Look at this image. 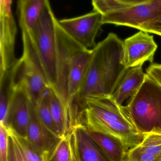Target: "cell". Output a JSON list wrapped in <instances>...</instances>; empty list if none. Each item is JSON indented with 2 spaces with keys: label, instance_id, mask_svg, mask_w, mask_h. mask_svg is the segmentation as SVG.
<instances>
[{
  "label": "cell",
  "instance_id": "obj_1",
  "mask_svg": "<svg viewBox=\"0 0 161 161\" xmlns=\"http://www.w3.org/2000/svg\"><path fill=\"white\" fill-rule=\"evenodd\" d=\"M92 51L88 74L76 97L80 110L88 97H111L128 69L124 64L123 41L115 34L109 33Z\"/></svg>",
  "mask_w": 161,
  "mask_h": 161
},
{
  "label": "cell",
  "instance_id": "obj_2",
  "mask_svg": "<svg viewBox=\"0 0 161 161\" xmlns=\"http://www.w3.org/2000/svg\"><path fill=\"white\" fill-rule=\"evenodd\" d=\"M79 124L89 132L115 137L128 151L140 144L144 138V135L125 107L118 105L111 97L86 98L79 112Z\"/></svg>",
  "mask_w": 161,
  "mask_h": 161
},
{
  "label": "cell",
  "instance_id": "obj_3",
  "mask_svg": "<svg viewBox=\"0 0 161 161\" xmlns=\"http://www.w3.org/2000/svg\"><path fill=\"white\" fill-rule=\"evenodd\" d=\"M124 106L143 134L161 130V86L147 74L141 88Z\"/></svg>",
  "mask_w": 161,
  "mask_h": 161
},
{
  "label": "cell",
  "instance_id": "obj_4",
  "mask_svg": "<svg viewBox=\"0 0 161 161\" xmlns=\"http://www.w3.org/2000/svg\"><path fill=\"white\" fill-rule=\"evenodd\" d=\"M49 2L46 0L42 16L35 29L30 33L50 87L56 83L57 42L56 22Z\"/></svg>",
  "mask_w": 161,
  "mask_h": 161
},
{
  "label": "cell",
  "instance_id": "obj_5",
  "mask_svg": "<svg viewBox=\"0 0 161 161\" xmlns=\"http://www.w3.org/2000/svg\"><path fill=\"white\" fill-rule=\"evenodd\" d=\"M23 53L19 59L18 80L23 85L35 106L49 87L40 60L28 31L21 30Z\"/></svg>",
  "mask_w": 161,
  "mask_h": 161
},
{
  "label": "cell",
  "instance_id": "obj_6",
  "mask_svg": "<svg viewBox=\"0 0 161 161\" xmlns=\"http://www.w3.org/2000/svg\"><path fill=\"white\" fill-rule=\"evenodd\" d=\"M57 42L56 83L54 92L61 100L69 116L71 118V106L67 91V79L70 61L78 51L84 48L73 40L56 22Z\"/></svg>",
  "mask_w": 161,
  "mask_h": 161
},
{
  "label": "cell",
  "instance_id": "obj_7",
  "mask_svg": "<svg viewBox=\"0 0 161 161\" xmlns=\"http://www.w3.org/2000/svg\"><path fill=\"white\" fill-rule=\"evenodd\" d=\"M13 1H0V76L17 62L15 53L17 28L12 12Z\"/></svg>",
  "mask_w": 161,
  "mask_h": 161
},
{
  "label": "cell",
  "instance_id": "obj_8",
  "mask_svg": "<svg viewBox=\"0 0 161 161\" xmlns=\"http://www.w3.org/2000/svg\"><path fill=\"white\" fill-rule=\"evenodd\" d=\"M161 14V0H136L125 9L103 16V24L124 26L138 29L148 20Z\"/></svg>",
  "mask_w": 161,
  "mask_h": 161
},
{
  "label": "cell",
  "instance_id": "obj_9",
  "mask_svg": "<svg viewBox=\"0 0 161 161\" xmlns=\"http://www.w3.org/2000/svg\"><path fill=\"white\" fill-rule=\"evenodd\" d=\"M103 16L94 11L80 16L58 20L64 31L78 44L92 50L97 44L95 39L103 25Z\"/></svg>",
  "mask_w": 161,
  "mask_h": 161
},
{
  "label": "cell",
  "instance_id": "obj_10",
  "mask_svg": "<svg viewBox=\"0 0 161 161\" xmlns=\"http://www.w3.org/2000/svg\"><path fill=\"white\" fill-rule=\"evenodd\" d=\"M157 48L153 36L139 31L123 41L124 64L127 69L153 62Z\"/></svg>",
  "mask_w": 161,
  "mask_h": 161
},
{
  "label": "cell",
  "instance_id": "obj_11",
  "mask_svg": "<svg viewBox=\"0 0 161 161\" xmlns=\"http://www.w3.org/2000/svg\"><path fill=\"white\" fill-rule=\"evenodd\" d=\"M31 103L25 87L17 80L9 103L8 128L18 135L24 137L30 122Z\"/></svg>",
  "mask_w": 161,
  "mask_h": 161
},
{
  "label": "cell",
  "instance_id": "obj_12",
  "mask_svg": "<svg viewBox=\"0 0 161 161\" xmlns=\"http://www.w3.org/2000/svg\"><path fill=\"white\" fill-rule=\"evenodd\" d=\"M92 50L83 48L72 56L69 69L67 91L69 101L76 98L88 74L92 59Z\"/></svg>",
  "mask_w": 161,
  "mask_h": 161
},
{
  "label": "cell",
  "instance_id": "obj_13",
  "mask_svg": "<svg viewBox=\"0 0 161 161\" xmlns=\"http://www.w3.org/2000/svg\"><path fill=\"white\" fill-rule=\"evenodd\" d=\"M25 138L34 149L41 154L45 152H50L60 139L53 135L42 124L32 103Z\"/></svg>",
  "mask_w": 161,
  "mask_h": 161
},
{
  "label": "cell",
  "instance_id": "obj_14",
  "mask_svg": "<svg viewBox=\"0 0 161 161\" xmlns=\"http://www.w3.org/2000/svg\"><path fill=\"white\" fill-rule=\"evenodd\" d=\"M125 161H161V130L144 134L140 144L127 152Z\"/></svg>",
  "mask_w": 161,
  "mask_h": 161
},
{
  "label": "cell",
  "instance_id": "obj_15",
  "mask_svg": "<svg viewBox=\"0 0 161 161\" xmlns=\"http://www.w3.org/2000/svg\"><path fill=\"white\" fill-rule=\"evenodd\" d=\"M143 65L128 69L119 85L111 96L112 99L119 106L127 99L135 96L141 88L147 77L142 68Z\"/></svg>",
  "mask_w": 161,
  "mask_h": 161
},
{
  "label": "cell",
  "instance_id": "obj_16",
  "mask_svg": "<svg viewBox=\"0 0 161 161\" xmlns=\"http://www.w3.org/2000/svg\"><path fill=\"white\" fill-rule=\"evenodd\" d=\"M46 0H20L17 3L21 30L31 32L40 20Z\"/></svg>",
  "mask_w": 161,
  "mask_h": 161
},
{
  "label": "cell",
  "instance_id": "obj_17",
  "mask_svg": "<svg viewBox=\"0 0 161 161\" xmlns=\"http://www.w3.org/2000/svg\"><path fill=\"white\" fill-rule=\"evenodd\" d=\"M87 132L108 161H125L128 151L121 141L108 135Z\"/></svg>",
  "mask_w": 161,
  "mask_h": 161
},
{
  "label": "cell",
  "instance_id": "obj_18",
  "mask_svg": "<svg viewBox=\"0 0 161 161\" xmlns=\"http://www.w3.org/2000/svg\"><path fill=\"white\" fill-rule=\"evenodd\" d=\"M73 131L81 161H106L104 155L82 125L77 124Z\"/></svg>",
  "mask_w": 161,
  "mask_h": 161
},
{
  "label": "cell",
  "instance_id": "obj_19",
  "mask_svg": "<svg viewBox=\"0 0 161 161\" xmlns=\"http://www.w3.org/2000/svg\"><path fill=\"white\" fill-rule=\"evenodd\" d=\"M51 87H48L35 106L36 111L42 124L56 138L60 139L54 124L50 106Z\"/></svg>",
  "mask_w": 161,
  "mask_h": 161
},
{
  "label": "cell",
  "instance_id": "obj_20",
  "mask_svg": "<svg viewBox=\"0 0 161 161\" xmlns=\"http://www.w3.org/2000/svg\"><path fill=\"white\" fill-rule=\"evenodd\" d=\"M70 132L61 137L49 152L48 161H72Z\"/></svg>",
  "mask_w": 161,
  "mask_h": 161
},
{
  "label": "cell",
  "instance_id": "obj_21",
  "mask_svg": "<svg viewBox=\"0 0 161 161\" xmlns=\"http://www.w3.org/2000/svg\"><path fill=\"white\" fill-rule=\"evenodd\" d=\"M136 0H93V10L102 15L125 9L132 5Z\"/></svg>",
  "mask_w": 161,
  "mask_h": 161
},
{
  "label": "cell",
  "instance_id": "obj_22",
  "mask_svg": "<svg viewBox=\"0 0 161 161\" xmlns=\"http://www.w3.org/2000/svg\"><path fill=\"white\" fill-rule=\"evenodd\" d=\"M13 132L15 136L21 154L25 161H43L42 154L34 149L25 137L18 135L14 131Z\"/></svg>",
  "mask_w": 161,
  "mask_h": 161
},
{
  "label": "cell",
  "instance_id": "obj_23",
  "mask_svg": "<svg viewBox=\"0 0 161 161\" xmlns=\"http://www.w3.org/2000/svg\"><path fill=\"white\" fill-rule=\"evenodd\" d=\"M9 155L8 161H25L21 154L14 134L11 130H9Z\"/></svg>",
  "mask_w": 161,
  "mask_h": 161
},
{
  "label": "cell",
  "instance_id": "obj_24",
  "mask_svg": "<svg viewBox=\"0 0 161 161\" xmlns=\"http://www.w3.org/2000/svg\"><path fill=\"white\" fill-rule=\"evenodd\" d=\"M9 138V130L0 125V161H8Z\"/></svg>",
  "mask_w": 161,
  "mask_h": 161
},
{
  "label": "cell",
  "instance_id": "obj_25",
  "mask_svg": "<svg viewBox=\"0 0 161 161\" xmlns=\"http://www.w3.org/2000/svg\"><path fill=\"white\" fill-rule=\"evenodd\" d=\"M138 30L161 36V14L143 23Z\"/></svg>",
  "mask_w": 161,
  "mask_h": 161
},
{
  "label": "cell",
  "instance_id": "obj_26",
  "mask_svg": "<svg viewBox=\"0 0 161 161\" xmlns=\"http://www.w3.org/2000/svg\"><path fill=\"white\" fill-rule=\"evenodd\" d=\"M147 74L161 86V64H152L147 69Z\"/></svg>",
  "mask_w": 161,
  "mask_h": 161
}]
</instances>
